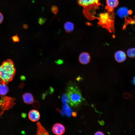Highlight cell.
Wrapping results in <instances>:
<instances>
[{
    "mask_svg": "<svg viewBox=\"0 0 135 135\" xmlns=\"http://www.w3.org/2000/svg\"><path fill=\"white\" fill-rule=\"evenodd\" d=\"M16 69L13 62L11 60L4 61L0 66V82L7 84L13 79Z\"/></svg>",
    "mask_w": 135,
    "mask_h": 135,
    "instance_id": "obj_1",
    "label": "cell"
},
{
    "mask_svg": "<svg viewBox=\"0 0 135 135\" xmlns=\"http://www.w3.org/2000/svg\"><path fill=\"white\" fill-rule=\"evenodd\" d=\"M67 95L69 100L71 106H76L81 103L83 99L80 91L76 87L68 86L67 90Z\"/></svg>",
    "mask_w": 135,
    "mask_h": 135,
    "instance_id": "obj_2",
    "label": "cell"
},
{
    "mask_svg": "<svg viewBox=\"0 0 135 135\" xmlns=\"http://www.w3.org/2000/svg\"><path fill=\"white\" fill-rule=\"evenodd\" d=\"M108 12L101 14L98 18L99 23L102 27L106 28L110 32H115L112 18L110 17Z\"/></svg>",
    "mask_w": 135,
    "mask_h": 135,
    "instance_id": "obj_3",
    "label": "cell"
},
{
    "mask_svg": "<svg viewBox=\"0 0 135 135\" xmlns=\"http://www.w3.org/2000/svg\"><path fill=\"white\" fill-rule=\"evenodd\" d=\"M0 101V108L2 112L12 107L14 104V99L12 98L4 96L2 97Z\"/></svg>",
    "mask_w": 135,
    "mask_h": 135,
    "instance_id": "obj_4",
    "label": "cell"
},
{
    "mask_svg": "<svg viewBox=\"0 0 135 135\" xmlns=\"http://www.w3.org/2000/svg\"><path fill=\"white\" fill-rule=\"evenodd\" d=\"M100 0H77L78 4L84 7L88 8V7L94 6H98L100 5Z\"/></svg>",
    "mask_w": 135,
    "mask_h": 135,
    "instance_id": "obj_5",
    "label": "cell"
},
{
    "mask_svg": "<svg viewBox=\"0 0 135 135\" xmlns=\"http://www.w3.org/2000/svg\"><path fill=\"white\" fill-rule=\"evenodd\" d=\"M52 130L54 134L57 135H60L64 133L65 129L63 125L60 123H57L54 124Z\"/></svg>",
    "mask_w": 135,
    "mask_h": 135,
    "instance_id": "obj_6",
    "label": "cell"
},
{
    "mask_svg": "<svg viewBox=\"0 0 135 135\" xmlns=\"http://www.w3.org/2000/svg\"><path fill=\"white\" fill-rule=\"evenodd\" d=\"M90 60V54L86 52L81 53L79 56L78 60L82 64H86L89 62Z\"/></svg>",
    "mask_w": 135,
    "mask_h": 135,
    "instance_id": "obj_7",
    "label": "cell"
},
{
    "mask_svg": "<svg viewBox=\"0 0 135 135\" xmlns=\"http://www.w3.org/2000/svg\"><path fill=\"white\" fill-rule=\"evenodd\" d=\"M114 56L116 60L118 63L124 62L126 58V54L125 53L121 50L116 52L114 54Z\"/></svg>",
    "mask_w": 135,
    "mask_h": 135,
    "instance_id": "obj_8",
    "label": "cell"
},
{
    "mask_svg": "<svg viewBox=\"0 0 135 135\" xmlns=\"http://www.w3.org/2000/svg\"><path fill=\"white\" fill-rule=\"evenodd\" d=\"M28 117L32 121L35 122L38 121L40 118V112L37 110H32L28 113Z\"/></svg>",
    "mask_w": 135,
    "mask_h": 135,
    "instance_id": "obj_9",
    "label": "cell"
},
{
    "mask_svg": "<svg viewBox=\"0 0 135 135\" xmlns=\"http://www.w3.org/2000/svg\"><path fill=\"white\" fill-rule=\"evenodd\" d=\"M22 98L24 102L27 104H31L34 102V98L31 93L26 92L24 93L22 95Z\"/></svg>",
    "mask_w": 135,
    "mask_h": 135,
    "instance_id": "obj_10",
    "label": "cell"
},
{
    "mask_svg": "<svg viewBox=\"0 0 135 135\" xmlns=\"http://www.w3.org/2000/svg\"><path fill=\"white\" fill-rule=\"evenodd\" d=\"M107 8L108 10H112L116 7L119 4L118 0H106Z\"/></svg>",
    "mask_w": 135,
    "mask_h": 135,
    "instance_id": "obj_11",
    "label": "cell"
},
{
    "mask_svg": "<svg viewBox=\"0 0 135 135\" xmlns=\"http://www.w3.org/2000/svg\"><path fill=\"white\" fill-rule=\"evenodd\" d=\"M37 126V131L36 135H49L48 132L42 126L40 122H38L36 123Z\"/></svg>",
    "mask_w": 135,
    "mask_h": 135,
    "instance_id": "obj_12",
    "label": "cell"
},
{
    "mask_svg": "<svg viewBox=\"0 0 135 135\" xmlns=\"http://www.w3.org/2000/svg\"><path fill=\"white\" fill-rule=\"evenodd\" d=\"M117 13L118 15L122 18L126 16L129 14L128 9L124 7H122L119 8L117 10Z\"/></svg>",
    "mask_w": 135,
    "mask_h": 135,
    "instance_id": "obj_13",
    "label": "cell"
},
{
    "mask_svg": "<svg viewBox=\"0 0 135 135\" xmlns=\"http://www.w3.org/2000/svg\"><path fill=\"white\" fill-rule=\"evenodd\" d=\"M67 103L63 104L64 106L62 112L61 113L62 115L66 114V115L68 117L71 116L72 112V110L68 106Z\"/></svg>",
    "mask_w": 135,
    "mask_h": 135,
    "instance_id": "obj_14",
    "label": "cell"
},
{
    "mask_svg": "<svg viewBox=\"0 0 135 135\" xmlns=\"http://www.w3.org/2000/svg\"><path fill=\"white\" fill-rule=\"evenodd\" d=\"M9 91L8 87L6 84L2 82L0 83V95L4 96Z\"/></svg>",
    "mask_w": 135,
    "mask_h": 135,
    "instance_id": "obj_15",
    "label": "cell"
},
{
    "mask_svg": "<svg viewBox=\"0 0 135 135\" xmlns=\"http://www.w3.org/2000/svg\"><path fill=\"white\" fill-rule=\"evenodd\" d=\"M64 28L66 32L70 33L74 30V24L70 22H67L64 24Z\"/></svg>",
    "mask_w": 135,
    "mask_h": 135,
    "instance_id": "obj_16",
    "label": "cell"
},
{
    "mask_svg": "<svg viewBox=\"0 0 135 135\" xmlns=\"http://www.w3.org/2000/svg\"><path fill=\"white\" fill-rule=\"evenodd\" d=\"M127 54L130 58H135V48H132L128 49L127 51Z\"/></svg>",
    "mask_w": 135,
    "mask_h": 135,
    "instance_id": "obj_17",
    "label": "cell"
},
{
    "mask_svg": "<svg viewBox=\"0 0 135 135\" xmlns=\"http://www.w3.org/2000/svg\"><path fill=\"white\" fill-rule=\"evenodd\" d=\"M33 106L36 109H38L40 106V103L38 101H35L33 103Z\"/></svg>",
    "mask_w": 135,
    "mask_h": 135,
    "instance_id": "obj_18",
    "label": "cell"
},
{
    "mask_svg": "<svg viewBox=\"0 0 135 135\" xmlns=\"http://www.w3.org/2000/svg\"><path fill=\"white\" fill-rule=\"evenodd\" d=\"M52 12L55 14L56 15L58 11V8L56 6H53L51 8Z\"/></svg>",
    "mask_w": 135,
    "mask_h": 135,
    "instance_id": "obj_19",
    "label": "cell"
},
{
    "mask_svg": "<svg viewBox=\"0 0 135 135\" xmlns=\"http://www.w3.org/2000/svg\"><path fill=\"white\" fill-rule=\"evenodd\" d=\"M46 20V19L44 18H40L38 20V23L42 25L43 24Z\"/></svg>",
    "mask_w": 135,
    "mask_h": 135,
    "instance_id": "obj_20",
    "label": "cell"
},
{
    "mask_svg": "<svg viewBox=\"0 0 135 135\" xmlns=\"http://www.w3.org/2000/svg\"><path fill=\"white\" fill-rule=\"evenodd\" d=\"M55 62L58 65H60L63 64L64 61L62 60L59 59L55 61Z\"/></svg>",
    "mask_w": 135,
    "mask_h": 135,
    "instance_id": "obj_21",
    "label": "cell"
},
{
    "mask_svg": "<svg viewBox=\"0 0 135 135\" xmlns=\"http://www.w3.org/2000/svg\"><path fill=\"white\" fill-rule=\"evenodd\" d=\"M12 38L13 41L14 42H17L19 41V38L17 35L13 36Z\"/></svg>",
    "mask_w": 135,
    "mask_h": 135,
    "instance_id": "obj_22",
    "label": "cell"
},
{
    "mask_svg": "<svg viewBox=\"0 0 135 135\" xmlns=\"http://www.w3.org/2000/svg\"><path fill=\"white\" fill-rule=\"evenodd\" d=\"M4 20V16L0 12V24Z\"/></svg>",
    "mask_w": 135,
    "mask_h": 135,
    "instance_id": "obj_23",
    "label": "cell"
},
{
    "mask_svg": "<svg viewBox=\"0 0 135 135\" xmlns=\"http://www.w3.org/2000/svg\"><path fill=\"white\" fill-rule=\"evenodd\" d=\"M124 97L126 98H128V97L130 98V94L127 93H124L123 95Z\"/></svg>",
    "mask_w": 135,
    "mask_h": 135,
    "instance_id": "obj_24",
    "label": "cell"
},
{
    "mask_svg": "<svg viewBox=\"0 0 135 135\" xmlns=\"http://www.w3.org/2000/svg\"><path fill=\"white\" fill-rule=\"evenodd\" d=\"M94 135H104L103 132L100 131H98L96 132Z\"/></svg>",
    "mask_w": 135,
    "mask_h": 135,
    "instance_id": "obj_25",
    "label": "cell"
},
{
    "mask_svg": "<svg viewBox=\"0 0 135 135\" xmlns=\"http://www.w3.org/2000/svg\"><path fill=\"white\" fill-rule=\"evenodd\" d=\"M72 116L74 117H76L77 115V113L76 112H73L72 113Z\"/></svg>",
    "mask_w": 135,
    "mask_h": 135,
    "instance_id": "obj_26",
    "label": "cell"
},
{
    "mask_svg": "<svg viewBox=\"0 0 135 135\" xmlns=\"http://www.w3.org/2000/svg\"><path fill=\"white\" fill-rule=\"evenodd\" d=\"M132 83L134 85H135V77H134L133 78L132 80Z\"/></svg>",
    "mask_w": 135,
    "mask_h": 135,
    "instance_id": "obj_27",
    "label": "cell"
},
{
    "mask_svg": "<svg viewBox=\"0 0 135 135\" xmlns=\"http://www.w3.org/2000/svg\"><path fill=\"white\" fill-rule=\"evenodd\" d=\"M23 27L25 29H26L28 28V25L26 24H24L23 25Z\"/></svg>",
    "mask_w": 135,
    "mask_h": 135,
    "instance_id": "obj_28",
    "label": "cell"
},
{
    "mask_svg": "<svg viewBox=\"0 0 135 135\" xmlns=\"http://www.w3.org/2000/svg\"><path fill=\"white\" fill-rule=\"evenodd\" d=\"M21 79L22 80H24L26 79V78L24 76H22L21 77Z\"/></svg>",
    "mask_w": 135,
    "mask_h": 135,
    "instance_id": "obj_29",
    "label": "cell"
},
{
    "mask_svg": "<svg viewBox=\"0 0 135 135\" xmlns=\"http://www.w3.org/2000/svg\"><path fill=\"white\" fill-rule=\"evenodd\" d=\"M56 110L57 111H58V112L60 113H61V111L59 108H57L56 109Z\"/></svg>",
    "mask_w": 135,
    "mask_h": 135,
    "instance_id": "obj_30",
    "label": "cell"
},
{
    "mask_svg": "<svg viewBox=\"0 0 135 135\" xmlns=\"http://www.w3.org/2000/svg\"></svg>",
    "mask_w": 135,
    "mask_h": 135,
    "instance_id": "obj_31",
    "label": "cell"
}]
</instances>
